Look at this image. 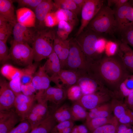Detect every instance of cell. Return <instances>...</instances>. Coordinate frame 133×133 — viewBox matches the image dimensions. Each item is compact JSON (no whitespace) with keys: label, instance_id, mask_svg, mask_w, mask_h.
I'll return each mask as SVG.
<instances>
[{"label":"cell","instance_id":"obj_1","mask_svg":"<svg viewBox=\"0 0 133 133\" xmlns=\"http://www.w3.org/2000/svg\"><path fill=\"white\" fill-rule=\"evenodd\" d=\"M86 71L113 93L130 74L116 54L103 55L99 59L88 62Z\"/></svg>","mask_w":133,"mask_h":133},{"label":"cell","instance_id":"obj_2","mask_svg":"<svg viewBox=\"0 0 133 133\" xmlns=\"http://www.w3.org/2000/svg\"><path fill=\"white\" fill-rule=\"evenodd\" d=\"M56 33L55 31L51 28L37 30L32 44L35 62L47 58L52 53Z\"/></svg>","mask_w":133,"mask_h":133},{"label":"cell","instance_id":"obj_3","mask_svg":"<svg viewBox=\"0 0 133 133\" xmlns=\"http://www.w3.org/2000/svg\"><path fill=\"white\" fill-rule=\"evenodd\" d=\"M86 28L102 34H114L117 32L114 10L103 5Z\"/></svg>","mask_w":133,"mask_h":133},{"label":"cell","instance_id":"obj_4","mask_svg":"<svg viewBox=\"0 0 133 133\" xmlns=\"http://www.w3.org/2000/svg\"><path fill=\"white\" fill-rule=\"evenodd\" d=\"M102 34L86 28L75 39L79 44L88 62L97 60L103 55L98 52L97 46L98 40Z\"/></svg>","mask_w":133,"mask_h":133},{"label":"cell","instance_id":"obj_5","mask_svg":"<svg viewBox=\"0 0 133 133\" xmlns=\"http://www.w3.org/2000/svg\"><path fill=\"white\" fill-rule=\"evenodd\" d=\"M10 43V59L20 66H26L33 63V51L28 43L17 42L13 40Z\"/></svg>","mask_w":133,"mask_h":133},{"label":"cell","instance_id":"obj_6","mask_svg":"<svg viewBox=\"0 0 133 133\" xmlns=\"http://www.w3.org/2000/svg\"><path fill=\"white\" fill-rule=\"evenodd\" d=\"M69 49L66 69L76 71H86L88 62L86 57L75 38L69 39Z\"/></svg>","mask_w":133,"mask_h":133},{"label":"cell","instance_id":"obj_7","mask_svg":"<svg viewBox=\"0 0 133 133\" xmlns=\"http://www.w3.org/2000/svg\"><path fill=\"white\" fill-rule=\"evenodd\" d=\"M113 97V93L105 88L91 94L83 95L77 101L86 110L89 111L107 102Z\"/></svg>","mask_w":133,"mask_h":133},{"label":"cell","instance_id":"obj_8","mask_svg":"<svg viewBox=\"0 0 133 133\" xmlns=\"http://www.w3.org/2000/svg\"><path fill=\"white\" fill-rule=\"evenodd\" d=\"M102 0H85L81 11V25L75 34L78 35L87 26L103 5Z\"/></svg>","mask_w":133,"mask_h":133},{"label":"cell","instance_id":"obj_9","mask_svg":"<svg viewBox=\"0 0 133 133\" xmlns=\"http://www.w3.org/2000/svg\"><path fill=\"white\" fill-rule=\"evenodd\" d=\"M114 11L117 32L120 33L127 26L133 24V7L129 2Z\"/></svg>","mask_w":133,"mask_h":133},{"label":"cell","instance_id":"obj_10","mask_svg":"<svg viewBox=\"0 0 133 133\" xmlns=\"http://www.w3.org/2000/svg\"><path fill=\"white\" fill-rule=\"evenodd\" d=\"M35 95L28 96L22 93L16 96L14 107L21 121L26 119L34 104Z\"/></svg>","mask_w":133,"mask_h":133},{"label":"cell","instance_id":"obj_11","mask_svg":"<svg viewBox=\"0 0 133 133\" xmlns=\"http://www.w3.org/2000/svg\"><path fill=\"white\" fill-rule=\"evenodd\" d=\"M81 75L80 72L69 69H61L58 75L50 79L59 88L67 89L73 85L77 84Z\"/></svg>","mask_w":133,"mask_h":133},{"label":"cell","instance_id":"obj_12","mask_svg":"<svg viewBox=\"0 0 133 133\" xmlns=\"http://www.w3.org/2000/svg\"><path fill=\"white\" fill-rule=\"evenodd\" d=\"M77 84L80 87L83 95L92 93L106 88L86 71L81 72Z\"/></svg>","mask_w":133,"mask_h":133},{"label":"cell","instance_id":"obj_13","mask_svg":"<svg viewBox=\"0 0 133 133\" xmlns=\"http://www.w3.org/2000/svg\"><path fill=\"white\" fill-rule=\"evenodd\" d=\"M16 96L9 83L1 78L0 80V111L9 110L14 107Z\"/></svg>","mask_w":133,"mask_h":133},{"label":"cell","instance_id":"obj_14","mask_svg":"<svg viewBox=\"0 0 133 133\" xmlns=\"http://www.w3.org/2000/svg\"><path fill=\"white\" fill-rule=\"evenodd\" d=\"M57 9L53 1L51 0H42L34 9L36 21L35 28L40 30L45 28L44 20L47 15L53 11Z\"/></svg>","mask_w":133,"mask_h":133},{"label":"cell","instance_id":"obj_15","mask_svg":"<svg viewBox=\"0 0 133 133\" xmlns=\"http://www.w3.org/2000/svg\"><path fill=\"white\" fill-rule=\"evenodd\" d=\"M37 30L35 28L27 27L17 22L13 28V40L17 42L32 44Z\"/></svg>","mask_w":133,"mask_h":133},{"label":"cell","instance_id":"obj_16","mask_svg":"<svg viewBox=\"0 0 133 133\" xmlns=\"http://www.w3.org/2000/svg\"><path fill=\"white\" fill-rule=\"evenodd\" d=\"M67 89L50 86L39 96H35L48 102H49L56 106L57 108L67 98Z\"/></svg>","mask_w":133,"mask_h":133},{"label":"cell","instance_id":"obj_17","mask_svg":"<svg viewBox=\"0 0 133 133\" xmlns=\"http://www.w3.org/2000/svg\"><path fill=\"white\" fill-rule=\"evenodd\" d=\"M19 119L15 110L11 109L0 111V133H8Z\"/></svg>","mask_w":133,"mask_h":133},{"label":"cell","instance_id":"obj_18","mask_svg":"<svg viewBox=\"0 0 133 133\" xmlns=\"http://www.w3.org/2000/svg\"><path fill=\"white\" fill-rule=\"evenodd\" d=\"M118 48L116 54L120 58L127 70L133 74V50L122 41L117 42Z\"/></svg>","mask_w":133,"mask_h":133},{"label":"cell","instance_id":"obj_19","mask_svg":"<svg viewBox=\"0 0 133 133\" xmlns=\"http://www.w3.org/2000/svg\"><path fill=\"white\" fill-rule=\"evenodd\" d=\"M17 22L29 28H35L36 18L34 12L31 9L21 7L16 11Z\"/></svg>","mask_w":133,"mask_h":133},{"label":"cell","instance_id":"obj_20","mask_svg":"<svg viewBox=\"0 0 133 133\" xmlns=\"http://www.w3.org/2000/svg\"><path fill=\"white\" fill-rule=\"evenodd\" d=\"M47 58L43 66L50 79L57 76L62 69L59 59L54 50Z\"/></svg>","mask_w":133,"mask_h":133},{"label":"cell","instance_id":"obj_21","mask_svg":"<svg viewBox=\"0 0 133 133\" xmlns=\"http://www.w3.org/2000/svg\"><path fill=\"white\" fill-rule=\"evenodd\" d=\"M14 1L0 0V16L6 19L13 27L17 22L13 5Z\"/></svg>","mask_w":133,"mask_h":133},{"label":"cell","instance_id":"obj_22","mask_svg":"<svg viewBox=\"0 0 133 133\" xmlns=\"http://www.w3.org/2000/svg\"><path fill=\"white\" fill-rule=\"evenodd\" d=\"M133 92V74H130L121 82L117 90L113 93L114 97L122 100Z\"/></svg>","mask_w":133,"mask_h":133},{"label":"cell","instance_id":"obj_23","mask_svg":"<svg viewBox=\"0 0 133 133\" xmlns=\"http://www.w3.org/2000/svg\"><path fill=\"white\" fill-rule=\"evenodd\" d=\"M89 111L86 119L107 117L111 116L113 112L111 103L108 102L101 104Z\"/></svg>","mask_w":133,"mask_h":133},{"label":"cell","instance_id":"obj_24","mask_svg":"<svg viewBox=\"0 0 133 133\" xmlns=\"http://www.w3.org/2000/svg\"><path fill=\"white\" fill-rule=\"evenodd\" d=\"M116 119L114 116L111 115L106 117H97L86 119L84 125L91 132L104 125L112 123Z\"/></svg>","mask_w":133,"mask_h":133},{"label":"cell","instance_id":"obj_25","mask_svg":"<svg viewBox=\"0 0 133 133\" xmlns=\"http://www.w3.org/2000/svg\"><path fill=\"white\" fill-rule=\"evenodd\" d=\"M56 122L52 115H49L36 128L29 133H50Z\"/></svg>","mask_w":133,"mask_h":133},{"label":"cell","instance_id":"obj_26","mask_svg":"<svg viewBox=\"0 0 133 133\" xmlns=\"http://www.w3.org/2000/svg\"><path fill=\"white\" fill-rule=\"evenodd\" d=\"M52 115L53 117L58 123L72 120L70 106L65 104L55 110Z\"/></svg>","mask_w":133,"mask_h":133},{"label":"cell","instance_id":"obj_27","mask_svg":"<svg viewBox=\"0 0 133 133\" xmlns=\"http://www.w3.org/2000/svg\"><path fill=\"white\" fill-rule=\"evenodd\" d=\"M55 13L59 22L61 20L65 21L73 27L78 23V20L77 15L71 11L59 9L55 12Z\"/></svg>","mask_w":133,"mask_h":133},{"label":"cell","instance_id":"obj_28","mask_svg":"<svg viewBox=\"0 0 133 133\" xmlns=\"http://www.w3.org/2000/svg\"><path fill=\"white\" fill-rule=\"evenodd\" d=\"M111 102L112 112L118 120L124 115L128 108L122 100L113 97Z\"/></svg>","mask_w":133,"mask_h":133},{"label":"cell","instance_id":"obj_29","mask_svg":"<svg viewBox=\"0 0 133 133\" xmlns=\"http://www.w3.org/2000/svg\"><path fill=\"white\" fill-rule=\"evenodd\" d=\"M38 65V62H35L21 69L22 72L20 80L22 84H26L32 82L36 73Z\"/></svg>","mask_w":133,"mask_h":133},{"label":"cell","instance_id":"obj_30","mask_svg":"<svg viewBox=\"0 0 133 133\" xmlns=\"http://www.w3.org/2000/svg\"><path fill=\"white\" fill-rule=\"evenodd\" d=\"M72 120L73 121L86 119L88 112L81 105L74 101L70 106Z\"/></svg>","mask_w":133,"mask_h":133},{"label":"cell","instance_id":"obj_31","mask_svg":"<svg viewBox=\"0 0 133 133\" xmlns=\"http://www.w3.org/2000/svg\"><path fill=\"white\" fill-rule=\"evenodd\" d=\"M1 74L10 81L18 77H21V69L9 64L4 65L1 68Z\"/></svg>","mask_w":133,"mask_h":133},{"label":"cell","instance_id":"obj_32","mask_svg":"<svg viewBox=\"0 0 133 133\" xmlns=\"http://www.w3.org/2000/svg\"><path fill=\"white\" fill-rule=\"evenodd\" d=\"M36 100L37 102L34 105L31 112L35 114L43 120L49 114L48 102L40 99H36Z\"/></svg>","mask_w":133,"mask_h":133},{"label":"cell","instance_id":"obj_33","mask_svg":"<svg viewBox=\"0 0 133 133\" xmlns=\"http://www.w3.org/2000/svg\"><path fill=\"white\" fill-rule=\"evenodd\" d=\"M53 2L57 10L62 9L69 10L77 15L81 12V11L73 0H54Z\"/></svg>","mask_w":133,"mask_h":133},{"label":"cell","instance_id":"obj_34","mask_svg":"<svg viewBox=\"0 0 133 133\" xmlns=\"http://www.w3.org/2000/svg\"><path fill=\"white\" fill-rule=\"evenodd\" d=\"M73 27L67 22L64 20L60 21L58 25V30L56 33L62 40H66Z\"/></svg>","mask_w":133,"mask_h":133},{"label":"cell","instance_id":"obj_35","mask_svg":"<svg viewBox=\"0 0 133 133\" xmlns=\"http://www.w3.org/2000/svg\"><path fill=\"white\" fill-rule=\"evenodd\" d=\"M67 98L72 101H75L83 95L81 89L78 84L73 85L66 90Z\"/></svg>","mask_w":133,"mask_h":133},{"label":"cell","instance_id":"obj_36","mask_svg":"<svg viewBox=\"0 0 133 133\" xmlns=\"http://www.w3.org/2000/svg\"><path fill=\"white\" fill-rule=\"evenodd\" d=\"M121 41L133 47V24L128 26L120 33Z\"/></svg>","mask_w":133,"mask_h":133},{"label":"cell","instance_id":"obj_37","mask_svg":"<svg viewBox=\"0 0 133 133\" xmlns=\"http://www.w3.org/2000/svg\"><path fill=\"white\" fill-rule=\"evenodd\" d=\"M119 122L116 119L112 123L99 127L90 133H116V129Z\"/></svg>","mask_w":133,"mask_h":133},{"label":"cell","instance_id":"obj_38","mask_svg":"<svg viewBox=\"0 0 133 133\" xmlns=\"http://www.w3.org/2000/svg\"><path fill=\"white\" fill-rule=\"evenodd\" d=\"M32 130L31 126L27 119L21 121L8 133H29Z\"/></svg>","mask_w":133,"mask_h":133},{"label":"cell","instance_id":"obj_39","mask_svg":"<svg viewBox=\"0 0 133 133\" xmlns=\"http://www.w3.org/2000/svg\"><path fill=\"white\" fill-rule=\"evenodd\" d=\"M13 27L9 23L0 26V40L7 42L13 32Z\"/></svg>","mask_w":133,"mask_h":133},{"label":"cell","instance_id":"obj_40","mask_svg":"<svg viewBox=\"0 0 133 133\" xmlns=\"http://www.w3.org/2000/svg\"><path fill=\"white\" fill-rule=\"evenodd\" d=\"M10 59L9 50L6 44V42L0 40V61L4 64Z\"/></svg>","mask_w":133,"mask_h":133},{"label":"cell","instance_id":"obj_41","mask_svg":"<svg viewBox=\"0 0 133 133\" xmlns=\"http://www.w3.org/2000/svg\"><path fill=\"white\" fill-rule=\"evenodd\" d=\"M42 0H17L14 1L17 2L20 8L26 7L34 10Z\"/></svg>","mask_w":133,"mask_h":133},{"label":"cell","instance_id":"obj_42","mask_svg":"<svg viewBox=\"0 0 133 133\" xmlns=\"http://www.w3.org/2000/svg\"><path fill=\"white\" fill-rule=\"evenodd\" d=\"M118 48L117 42L111 40L107 41L105 50V55L108 56H113L117 53Z\"/></svg>","mask_w":133,"mask_h":133},{"label":"cell","instance_id":"obj_43","mask_svg":"<svg viewBox=\"0 0 133 133\" xmlns=\"http://www.w3.org/2000/svg\"><path fill=\"white\" fill-rule=\"evenodd\" d=\"M74 121L71 120L58 123L51 130L50 133H60L65 128L74 125Z\"/></svg>","mask_w":133,"mask_h":133},{"label":"cell","instance_id":"obj_44","mask_svg":"<svg viewBox=\"0 0 133 133\" xmlns=\"http://www.w3.org/2000/svg\"><path fill=\"white\" fill-rule=\"evenodd\" d=\"M59 21L56 16L55 12L49 13L47 16L44 20L46 27L51 28L58 25Z\"/></svg>","mask_w":133,"mask_h":133},{"label":"cell","instance_id":"obj_45","mask_svg":"<svg viewBox=\"0 0 133 133\" xmlns=\"http://www.w3.org/2000/svg\"><path fill=\"white\" fill-rule=\"evenodd\" d=\"M118 120L120 123L133 125V111L128 108L124 115Z\"/></svg>","mask_w":133,"mask_h":133},{"label":"cell","instance_id":"obj_46","mask_svg":"<svg viewBox=\"0 0 133 133\" xmlns=\"http://www.w3.org/2000/svg\"><path fill=\"white\" fill-rule=\"evenodd\" d=\"M8 83L10 88L16 96L22 93L21 90L22 83L20 77H18L11 80Z\"/></svg>","mask_w":133,"mask_h":133},{"label":"cell","instance_id":"obj_47","mask_svg":"<svg viewBox=\"0 0 133 133\" xmlns=\"http://www.w3.org/2000/svg\"><path fill=\"white\" fill-rule=\"evenodd\" d=\"M30 124L32 130L36 128L43 120L35 114L31 112L26 119Z\"/></svg>","mask_w":133,"mask_h":133},{"label":"cell","instance_id":"obj_48","mask_svg":"<svg viewBox=\"0 0 133 133\" xmlns=\"http://www.w3.org/2000/svg\"><path fill=\"white\" fill-rule=\"evenodd\" d=\"M21 90L22 93L28 96L35 95L34 93L36 91L32 82L26 84H22Z\"/></svg>","mask_w":133,"mask_h":133},{"label":"cell","instance_id":"obj_49","mask_svg":"<svg viewBox=\"0 0 133 133\" xmlns=\"http://www.w3.org/2000/svg\"><path fill=\"white\" fill-rule=\"evenodd\" d=\"M32 82L36 91H38L41 90L42 81L41 71L39 67L34 76Z\"/></svg>","mask_w":133,"mask_h":133},{"label":"cell","instance_id":"obj_50","mask_svg":"<svg viewBox=\"0 0 133 133\" xmlns=\"http://www.w3.org/2000/svg\"><path fill=\"white\" fill-rule=\"evenodd\" d=\"M132 126L119 122L116 129V133H132Z\"/></svg>","mask_w":133,"mask_h":133},{"label":"cell","instance_id":"obj_51","mask_svg":"<svg viewBox=\"0 0 133 133\" xmlns=\"http://www.w3.org/2000/svg\"><path fill=\"white\" fill-rule=\"evenodd\" d=\"M128 0H107L108 6L110 7L114 5L116 8H119L128 2Z\"/></svg>","mask_w":133,"mask_h":133},{"label":"cell","instance_id":"obj_52","mask_svg":"<svg viewBox=\"0 0 133 133\" xmlns=\"http://www.w3.org/2000/svg\"><path fill=\"white\" fill-rule=\"evenodd\" d=\"M125 103L128 108L133 111V92L125 98Z\"/></svg>","mask_w":133,"mask_h":133},{"label":"cell","instance_id":"obj_53","mask_svg":"<svg viewBox=\"0 0 133 133\" xmlns=\"http://www.w3.org/2000/svg\"><path fill=\"white\" fill-rule=\"evenodd\" d=\"M79 133H90V132L85 125H76Z\"/></svg>","mask_w":133,"mask_h":133},{"label":"cell","instance_id":"obj_54","mask_svg":"<svg viewBox=\"0 0 133 133\" xmlns=\"http://www.w3.org/2000/svg\"><path fill=\"white\" fill-rule=\"evenodd\" d=\"M85 0H73L77 7L81 11Z\"/></svg>","mask_w":133,"mask_h":133},{"label":"cell","instance_id":"obj_55","mask_svg":"<svg viewBox=\"0 0 133 133\" xmlns=\"http://www.w3.org/2000/svg\"><path fill=\"white\" fill-rule=\"evenodd\" d=\"M73 127H70L66 128L60 133H70Z\"/></svg>","mask_w":133,"mask_h":133},{"label":"cell","instance_id":"obj_56","mask_svg":"<svg viewBox=\"0 0 133 133\" xmlns=\"http://www.w3.org/2000/svg\"><path fill=\"white\" fill-rule=\"evenodd\" d=\"M70 133H79L78 130L76 125L74 126Z\"/></svg>","mask_w":133,"mask_h":133},{"label":"cell","instance_id":"obj_57","mask_svg":"<svg viewBox=\"0 0 133 133\" xmlns=\"http://www.w3.org/2000/svg\"><path fill=\"white\" fill-rule=\"evenodd\" d=\"M133 132L132 133H133Z\"/></svg>","mask_w":133,"mask_h":133},{"label":"cell","instance_id":"obj_58","mask_svg":"<svg viewBox=\"0 0 133 133\" xmlns=\"http://www.w3.org/2000/svg\"></svg>","mask_w":133,"mask_h":133}]
</instances>
